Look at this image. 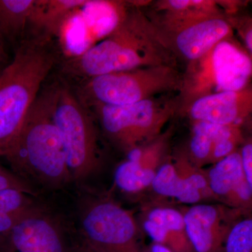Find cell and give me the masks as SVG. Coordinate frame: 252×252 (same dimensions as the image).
Instances as JSON below:
<instances>
[{
	"label": "cell",
	"instance_id": "1",
	"mask_svg": "<svg viewBox=\"0 0 252 252\" xmlns=\"http://www.w3.org/2000/svg\"><path fill=\"white\" fill-rule=\"evenodd\" d=\"M59 82L42 88L4 157L11 171L39 194L59 191L74 184L54 120Z\"/></svg>",
	"mask_w": 252,
	"mask_h": 252
},
{
	"label": "cell",
	"instance_id": "2",
	"mask_svg": "<svg viewBox=\"0 0 252 252\" xmlns=\"http://www.w3.org/2000/svg\"><path fill=\"white\" fill-rule=\"evenodd\" d=\"M51 40L34 34L23 39L0 74V157L17 137L57 61Z\"/></svg>",
	"mask_w": 252,
	"mask_h": 252
},
{
	"label": "cell",
	"instance_id": "3",
	"mask_svg": "<svg viewBox=\"0 0 252 252\" xmlns=\"http://www.w3.org/2000/svg\"><path fill=\"white\" fill-rule=\"evenodd\" d=\"M67 83L60 80L54 104V120L61 134L68 168L79 189L99 172L102 154L94 120Z\"/></svg>",
	"mask_w": 252,
	"mask_h": 252
},
{
	"label": "cell",
	"instance_id": "4",
	"mask_svg": "<svg viewBox=\"0 0 252 252\" xmlns=\"http://www.w3.org/2000/svg\"><path fill=\"white\" fill-rule=\"evenodd\" d=\"M79 189L76 212L81 238L106 252H142L132 214L109 197Z\"/></svg>",
	"mask_w": 252,
	"mask_h": 252
},
{
	"label": "cell",
	"instance_id": "5",
	"mask_svg": "<svg viewBox=\"0 0 252 252\" xmlns=\"http://www.w3.org/2000/svg\"><path fill=\"white\" fill-rule=\"evenodd\" d=\"M78 232L67 217L39 200L7 232L0 252H77Z\"/></svg>",
	"mask_w": 252,
	"mask_h": 252
},
{
	"label": "cell",
	"instance_id": "6",
	"mask_svg": "<svg viewBox=\"0 0 252 252\" xmlns=\"http://www.w3.org/2000/svg\"><path fill=\"white\" fill-rule=\"evenodd\" d=\"M133 33L124 21L108 37L82 54L66 59L61 72L72 78L89 79L110 73L134 70L147 63Z\"/></svg>",
	"mask_w": 252,
	"mask_h": 252
},
{
	"label": "cell",
	"instance_id": "7",
	"mask_svg": "<svg viewBox=\"0 0 252 252\" xmlns=\"http://www.w3.org/2000/svg\"><path fill=\"white\" fill-rule=\"evenodd\" d=\"M129 70L86 79L74 91L87 108L92 106H123L135 103L168 85L165 70Z\"/></svg>",
	"mask_w": 252,
	"mask_h": 252
},
{
	"label": "cell",
	"instance_id": "8",
	"mask_svg": "<svg viewBox=\"0 0 252 252\" xmlns=\"http://www.w3.org/2000/svg\"><path fill=\"white\" fill-rule=\"evenodd\" d=\"M105 135L125 152L140 147L158 133L165 114L149 99L123 106H94Z\"/></svg>",
	"mask_w": 252,
	"mask_h": 252
},
{
	"label": "cell",
	"instance_id": "9",
	"mask_svg": "<svg viewBox=\"0 0 252 252\" xmlns=\"http://www.w3.org/2000/svg\"><path fill=\"white\" fill-rule=\"evenodd\" d=\"M186 232L194 252H222L235 222L248 211L226 205L199 203L181 210Z\"/></svg>",
	"mask_w": 252,
	"mask_h": 252
},
{
	"label": "cell",
	"instance_id": "10",
	"mask_svg": "<svg viewBox=\"0 0 252 252\" xmlns=\"http://www.w3.org/2000/svg\"><path fill=\"white\" fill-rule=\"evenodd\" d=\"M150 188L159 196L192 205L207 200L209 189L203 170L184 158L175 162L164 161Z\"/></svg>",
	"mask_w": 252,
	"mask_h": 252
},
{
	"label": "cell",
	"instance_id": "11",
	"mask_svg": "<svg viewBox=\"0 0 252 252\" xmlns=\"http://www.w3.org/2000/svg\"><path fill=\"white\" fill-rule=\"evenodd\" d=\"M205 173L214 198L232 208L251 210L252 187L244 175L240 152L215 162Z\"/></svg>",
	"mask_w": 252,
	"mask_h": 252
},
{
	"label": "cell",
	"instance_id": "12",
	"mask_svg": "<svg viewBox=\"0 0 252 252\" xmlns=\"http://www.w3.org/2000/svg\"><path fill=\"white\" fill-rule=\"evenodd\" d=\"M212 64L220 92H239L252 74L251 59L228 41H220L214 47Z\"/></svg>",
	"mask_w": 252,
	"mask_h": 252
},
{
	"label": "cell",
	"instance_id": "13",
	"mask_svg": "<svg viewBox=\"0 0 252 252\" xmlns=\"http://www.w3.org/2000/svg\"><path fill=\"white\" fill-rule=\"evenodd\" d=\"M162 142L142 149L140 157L121 162L114 172V184L123 192L135 194L150 188L158 170L163 163Z\"/></svg>",
	"mask_w": 252,
	"mask_h": 252
},
{
	"label": "cell",
	"instance_id": "14",
	"mask_svg": "<svg viewBox=\"0 0 252 252\" xmlns=\"http://www.w3.org/2000/svg\"><path fill=\"white\" fill-rule=\"evenodd\" d=\"M230 26L220 18H211L189 26L179 33L176 44L187 59H200L228 35Z\"/></svg>",
	"mask_w": 252,
	"mask_h": 252
},
{
	"label": "cell",
	"instance_id": "15",
	"mask_svg": "<svg viewBox=\"0 0 252 252\" xmlns=\"http://www.w3.org/2000/svg\"><path fill=\"white\" fill-rule=\"evenodd\" d=\"M190 115L197 122L233 126L243 115L241 97L238 92L217 93L195 101Z\"/></svg>",
	"mask_w": 252,
	"mask_h": 252
},
{
	"label": "cell",
	"instance_id": "16",
	"mask_svg": "<svg viewBox=\"0 0 252 252\" xmlns=\"http://www.w3.org/2000/svg\"><path fill=\"white\" fill-rule=\"evenodd\" d=\"M88 0H36L29 26L34 35L57 37L63 23Z\"/></svg>",
	"mask_w": 252,
	"mask_h": 252
},
{
	"label": "cell",
	"instance_id": "17",
	"mask_svg": "<svg viewBox=\"0 0 252 252\" xmlns=\"http://www.w3.org/2000/svg\"><path fill=\"white\" fill-rule=\"evenodd\" d=\"M142 217L161 228L160 245L172 252H194L187 237L182 211L168 206L156 205L147 209Z\"/></svg>",
	"mask_w": 252,
	"mask_h": 252
},
{
	"label": "cell",
	"instance_id": "18",
	"mask_svg": "<svg viewBox=\"0 0 252 252\" xmlns=\"http://www.w3.org/2000/svg\"><path fill=\"white\" fill-rule=\"evenodd\" d=\"M36 0H0V34L10 40L22 36Z\"/></svg>",
	"mask_w": 252,
	"mask_h": 252
},
{
	"label": "cell",
	"instance_id": "19",
	"mask_svg": "<svg viewBox=\"0 0 252 252\" xmlns=\"http://www.w3.org/2000/svg\"><path fill=\"white\" fill-rule=\"evenodd\" d=\"M39 200L17 189L0 190V235L11 229Z\"/></svg>",
	"mask_w": 252,
	"mask_h": 252
},
{
	"label": "cell",
	"instance_id": "20",
	"mask_svg": "<svg viewBox=\"0 0 252 252\" xmlns=\"http://www.w3.org/2000/svg\"><path fill=\"white\" fill-rule=\"evenodd\" d=\"M222 252H252V219L249 214L230 228Z\"/></svg>",
	"mask_w": 252,
	"mask_h": 252
},
{
	"label": "cell",
	"instance_id": "21",
	"mask_svg": "<svg viewBox=\"0 0 252 252\" xmlns=\"http://www.w3.org/2000/svg\"><path fill=\"white\" fill-rule=\"evenodd\" d=\"M213 147V142L210 137L201 132L193 131L190 140V150L195 166L199 167L210 162Z\"/></svg>",
	"mask_w": 252,
	"mask_h": 252
},
{
	"label": "cell",
	"instance_id": "22",
	"mask_svg": "<svg viewBox=\"0 0 252 252\" xmlns=\"http://www.w3.org/2000/svg\"><path fill=\"white\" fill-rule=\"evenodd\" d=\"M14 189L39 198V192L16 174L0 164V190Z\"/></svg>",
	"mask_w": 252,
	"mask_h": 252
},
{
	"label": "cell",
	"instance_id": "23",
	"mask_svg": "<svg viewBox=\"0 0 252 252\" xmlns=\"http://www.w3.org/2000/svg\"><path fill=\"white\" fill-rule=\"evenodd\" d=\"M239 140H240V133L238 132L234 135L219 141L214 144L210 162L215 163L228 157L230 154L234 153L235 147Z\"/></svg>",
	"mask_w": 252,
	"mask_h": 252
},
{
	"label": "cell",
	"instance_id": "24",
	"mask_svg": "<svg viewBox=\"0 0 252 252\" xmlns=\"http://www.w3.org/2000/svg\"><path fill=\"white\" fill-rule=\"evenodd\" d=\"M242 167L244 175L249 183L252 187V144H245L240 152Z\"/></svg>",
	"mask_w": 252,
	"mask_h": 252
},
{
	"label": "cell",
	"instance_id": "25",
	"mask_svg": "<svg viewBox=\"0 0 252 252\" xmlns=\"http://www.w3.org/2000/svg\"><path fill=\"white\" fill-rule=\"evenodd\" d=\"M77 252H106L78 234Z\"/></svg>",
	"mask_w": 252,
	"mask_h": 252
},
{
	"label": "cell",
	"instance_id": "26",
	"mask_svg": "<svg viewBox=\"0 0 252 252\" xmlns=\"http://www.w3.org/2000/svg\"><path fill=\"white\" fill-rule=\"evenodd\" d=\"M203 2V1H189V0H172L169 1V4L172 8L177 10L187 9L189 6H196Z\"/></svg>",
	"mask_w": 252,
	"mask_h": 252
},
{
	"label": "cell",
	"instance_id": "27",
	"mask_svg": "<svg viewBox=\"0 0 252 252\" xmlns=\"http://www.w3.org/2000/svg\"><path fill=\"white\" fill-rule=\"evenodd\" d=\"M7 65V55L5 51L4 37L0 34V74Z\"/></svg>",
	"mask_w": 252,
	"mask_h": 252
},
{
	"label": "cell",
	"instance_id": "28",
	"mask_svg": "<svg viewBox=\"0 0 252 252\" xmlns=\"http://www.w3.org/2000/svg\"><path fill=\"white\" fill-rule=\"evenodd\" d=\"M142 252H172L166 247L154 243L152 245H149L145 248L142 249Z\"/></svg>",
	"mask_w": 252,
	"mask_h": 252
},
{
	"label": "cell",
	"instance_id": "29",
	"mask_svg": "<svg viewBox=\"0 0 252 252\" xmlns=\"http://www.w3.org/2000/svg\"><path fill=\"white\" fill-rule=\"evenodd\" d=\"M78 9L75 10V11H73L72 14L69 15V18H70V20H72L73 22L75 23H76V22H75V15H76V12H77V11ZM76 24H77V23H76ZM78 29H79V28H78ZM81 36H82V38H81V39H82V40L84 41V45H85L86 49V50L89 49V48L91 47L90 44H89V39H88L86 37V36H84V35H83L82 34H81Z\"/></svg>",
	"mask_w": 252,
	"mask_h": 252
},
{
	"label": "cell",
	"instance_id": "30",
	"mask_svg": "<svg viewBox=\"0 0 252 252\" xmlns=\"http://www.w3.org/2000/svg\"><path fill=\"white\" fill-rule=\"evenodd\" d=\"M245 41H246V45L248 46L249 51L250 53L252 52V30L248 31L247 33L246 36H245Z\"/></svg>",
	"mask_w": 252,
	"mask_h": 252
}]
</instances>
